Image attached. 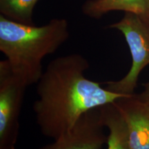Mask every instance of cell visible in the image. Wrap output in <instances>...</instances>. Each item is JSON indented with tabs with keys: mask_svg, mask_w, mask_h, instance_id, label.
I'll return each mask as SVG.
<instances>
[{
	"mask_svg": "<svg viewBox=\"0 0 149 149\" xmlns=\"http://www.w3.org/2000/svg\"><path fill=\"white\" fill-rule=\"evenodd\" d=\"M113 103L126 121L130 149H149V106L136 94Z\"/></svg>",
	"mask_w": 149,
	"mask_h": 149,
	"instance_id": "cell-6",
	"label": "cell"
},
{
	"mask_svg": "<svg viewBox=\"0 0 149 149\" xmlns=\"http://www.w3.org/2000/svg\"><path fill=\"white\" fill-rule=\"evenodd\" d=\"M26 88L13 73L6 59L0 61V149H15Z\"/></svg>",
	"mask_w": 149,
	"mask_h": 149,
	"instance_id": "cell-4",
	"label": "cell"
},
{
	"mask_svg": "<svg viewBox=\"0 0 149 149\" xmlns=\"http://www.w3.org/2000/svg\"><path fill=\"white\" fill-rule=\"evenodd\" d=\"M88 68V61L77 53L57 57L48 64L37 83V99L33 107L43 135L58 138L87 112L128 96L88 79L84 76Z\"/></svg>",
	"mask_w": 149,
	"mask_h": 149,
	"instance_id": "cell-1",
	"label": "cell"
},
{
	"mask_svg": "<svg viewBox=\"0 0 149 149\" xmlns=\"http://www.w3.org/2000/svg\"><path fill=\"white\" fill-rule=\"evenodd\" d=\"M99 109L102 124L109 130L108 149H130L127 125L115 104H106Z\"/></svg>",
	"mask_w": 149,
	"mask_h": 149,
	"instance_id": "cell-8",
	"label": "cell"
},
{
	"mask_svg": "<svg viewBox=\"0 0 149 149\" xmlns=\"http://www.w3.org/2000/svg\"><path fill=\"white\" fill-rule=\"evenodd\" d=\"M39 0H0V13L13 21L33 25V9Z\"/></svg>",
	"mask_w": 149,
	"mask_h": 149,
	"instance_id": "cell-9",
	"label": "cell"
},
{
	"mask_svg": "<svg viewBox=\"0 0 149 149\" xmlns=\"http://www.w3.org/2000/svg\"><path fill=\"white\" fill-rule=\"evenodd\" d=\"M69 37L65 19H53L41 26L17 22L0 15V51L16 77L26 86L38 82L42 60Z\"/></svg>",
	"mask_w": 149,
	"mask_h": 149,
	"instance_id": "cell-2",
	"label": "cell"
},
{
	"mask_svg": "<svg viewBox=\"0 0 149 149\" xmlns=\"http://www.w3.org/2000/svg\"><path fill=\"white\" fill-rule=\"evenodd\" d=\"M85 15L100 19L111 11L139 15L149 20V0H86L82 6Z\"/></svg>",
	"mask_w": 149,
	"mask_h": 149,
	"instance_id": "cell-7",
	"label": "cell"
},
{
	"mask_svg": "<svg viewBox=\"0 0 149 149\" xmlns=\"http://www.w3.org/2000/svg\"><path fill=\"white\" fill-rule=\"evenodd\" d=\"M99 108L82 115L69 132L40 149H102L107 142Z\"/></svg>",
	"mask_w": 149,
	"mask_h": 149,
	"instance_id": "cell-5",
	"label": "cell"
},
{
	"mask_svg": "<svg viewBox=\"0 0 149 149\" xmlns=\"http://www.w3.org/2000/svg\"><path fill=\"white\" fill-rule=\"evenodd\" d=\"M109 27L120 31L125 37L131 54L132 65L122 79L106 82V88L124 95H133L139 74L149 64V20L126 12L122 19Z\"/></svg>",
	"mask_w": 149,
	"mask_h": 149,
	"instance_id": "cell-3",
	"label": "cell"
},
{
	"mask_svg": "<svg viewBox=\"0 0 149 149\" xmlns=\"http://www.w3.org/2000/svg\"><path fill=\"white\" fill-rule=\"evenodd\" d=\"M143 86H144V91L140 94L137 95V96L139 100H141V101L145 102L149 106V81L147 83H144L143 84Z\"/></svg>",
	"mask_w": 149,
	"mask_h": 149,
	"instance_id": "cell-10",
	"label": "cell"
}]
</instances>
